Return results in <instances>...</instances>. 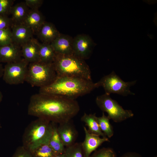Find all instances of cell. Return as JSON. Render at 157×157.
<instances>
[{
  "label": "cell",
  "instance_id": "cell-1",
  "mask_svg": "<svg viewBox=\"0 0 157 157\" xmlns=\"http://www.w3.org/2000/svg\"><path fill=\"white\" fill-rule=\"evenodd\" d=\"M79 110L78 103L75 99L39 92L31 97L28 113L59 124L71 120Z\"/></svg>",
  "mask_w": 157,
  "mask_h": 157
},
{
  "label": "cell",
  "instance_id": "cell-2",
  "mask_svg": "<svg viewBox=\"0 0 157 157\" xmlns=\"http://www.w3.org/2000/svg\"><path fill=\"white\" fill-rule=\"evenodd\" d=\"M97 88L92 80L76 77L57 76L50 84L40 88L39 93L75 99L90 93Z\"/></svg>",
  "mask_w": 157,
  "mask_h": 157
},
{
  "label": "cell",
  "instance_id": "cell-3",
  "mask_svg": "<svg viewBox=\"0 0 157 157\" xmlns=\"http://www.w3.org/2000/svg\"><path fill=\"white\" fill-rule=\"evenodd\" d=\"M53 63L57 76L92 80L90 69L85 60L74 54H62L56 53Z\"/></svg>",
  "mask_w": 157,
  "mask_h": 157
},
{
  "label": "cell",
  "instance_id": "cell-4",
  "mask_svg": "<svg viewBox=\"0 0 157 157\" xmlns=\"http://www.w3.org/2000/svg\"><path fill=\"white\" fill-rule=\"evenodd\" d=\"M54 124L41 118L33 121L24 132L23 146L30 151L41 144H48Z\"/></svg>",
  "mask_w": 157,
  "mask_h": 157
},
{
  "label": "cell",
  "instance_id": "cell-5",
  "mask_svg": "<svg viewBox=\"0 0 157 157\" xmlns=\"http://www.w3.org/2000/svg\"><path fill=\"white\" fill-rule=\"evenodd\" d=\"M57 76L53 63L38 61L29 64L25 81L40 88L50 84Z\"/></svg>",
  "mask_w": 157,
  "mask_h": 157
},
{
  "label": "cell",
  "instance_id": "cell-6",
  "mask_svg": "<svg viewBox=\"0 0 157 157\" xmlns=\"http://www.w3.org/2000/svg\"><path fill=\"white\" fill-rule=\"evenodd\" d=\"M95 102L102 111L108 113L110 119L115 122H122L134 115L131 110L124 109L116 101L111 98L110 95L106 93L97 97Z\"/></svg>",
  "mask_w": 157,
  "mask_h": 157
},
{
  "label": "cell",
  "instance_id": "cell-7",
  "mask_svg": "<svg viewBox=\"0 0 157 157\" xmlns=\"http://www.w3.org/2000/svg\"><path fill=\"white\" fill-rule=\"evenodd\" d=\"M136 81L125 82L122 80L114 72L105 76L96 83L97 88L102 87L105 93L110 95L111 93L116 94L124 96L134 95L130 90V88L134 85Z\"/></svg>",
  "mask_w": 157,
  "mask_h": 157
},
{
  "label": "cell",
  "instance_id": "cell-8",
  "mask_svg": "<svg viewBox=\"0 0 157 157\" xmlns=\"http://www.w3.org/2000/svg\"><path fill=\"white\" fill-rule=\"evenodd\" d=\"M29 63L23 58L7 63L3 68V80L9 85H18L25 81Z\"/></svg>",
  "mask_w": 157,
  "mask_h": 157
},
{
  "label": "cell",
  "instance_id": "cell-9",
  "mask_svg": "<svg viewBox=\"0 0 157 157\" xmlns=\"http://www.w3.org/2000/svg\"><path fill=\"white\" fill-rule=\"evenodd\" d=\"M95 44L91 38L85 34H79L73 38V54L84 60L90 57Z\"/></svg>",
  "mask_w": 157,
  "mask_h": 157
},
{
  "label": "cell",
  "instance_id": "cell-10",
  "mask_svg": "<svg viewBox=\"0 0 157 157\" xmlns=\"http://www.w3.org/2000/svg\"><path fill=\"white\" fill-rule=\"evenodd\" d=\"M83 129L85 137L81 144L85 157H89L91 153L103 143L110 141L107 137H101L99 135L90 133L85 126L83 127Z\"/></svg>",
  "mask_w": 157,
  "mask_h": 157
},
{
  "label": "cell",
  "instance_id": "cell-11",
  "mask_svg": "<svg viewBox=\"0 0 157 157\" xmlns=\"http://www.w3.org/2000/svg\"><path fill=\"white\" fill-rule=\"evenodd\" d=\"M71 121L59 124L57 127L59 135L65 147L74 143L78 135V132Z\"/></svg>",
  "mask_w": 157,
  "mask_h": 157
},
{
  "label": "cell",
  "instance_id": "cell-12",
  "mask_svg": "<svg viewBox=\"0 0 157 157\" xmlns=\"http://www.w3.org/2000/svg\"><path fill=\"white\" fill-rule=\"evenodd\" d=\"M13 43L21 46L33 37L34 33L22 24H14L11 28Z\"/></svg>",
  "mask_w": 157,
  "mask_h": 157
},
{
  "label": "cell",
  "instance_id": "cell-13",
  "mask_svg": "<svg viewBox=\"0 0 157 157\" xmlns=\"http://www.w3.org/2000/svg\"><path fill=\"white\" fill-rule=\"evenodd\" d=\"M22 58L20 46L14 43L0 46V62H13Z\"/></svg>",
  "mask_w": 157,
  "mask_h": 157
},
{
  "label": "cell",
  "instance_id": "cell-14",
  "mask_svg": "<svg viewBox=\"0 0 157 157\" xmlns=\"http://www.w3.org/2000/svg\"><path fill=\"white\" fill-rule=\"evenodd\" d=\"M40 42L33 38L21 45L22 56L29 63L39 61Z\"/></svg>",
  "mask_w": 157,
  "mask_h": 157
},
{
  "label": "cell",
  "instance_id": "cell-15",
  "mask_svg": "<svg viewBox=\"0 0 157 157\" xmlns=\"http://www.w3.org/2000/svg\"><path fill=\"white\" fill-rule=\"evenodd\" d=\"M73 38L67 35L60 34L50 44L56 53L62 54H73Z\"/></svg>",
  "mask_w": 157,
  "mask_h": 157
},
{
  "label": "cell",
  "instance_id": "cell-16",
  "mask_svg": "<svg viewBox=\"0 0 157 157\" xmlns=\"http://www.w3.org/2000/svg\"><path fill=\"white\" fill-rule=\"evenodd\" d=\"M36 34L42 42L50 44L60 33L53 24L45 22Z\"/></svg>",
  "mask_w": 157,
  "mask_h": 157
},
{
  "label": "cell",
  "instance_id": "cell-17",
  "mask_svg": "<svg viewBox=\"0 0 157 157\" xmlns=\"http://www.w3.org/2000/svg\"><path fill=\"white\" fill-rule=\"evenodd\" d=\"M45 22L44 16L38 10L30 9L22 24L36 33Z\"/></svg>",
  "mask_w": 157,
  "mask_h": 157
},
{
  "label": "cell",
  "instance_id": "cell-18",
  "mask_svg": "<svg viewBox=\"0 0 157 157\" xmlns=\"http://www.w3.org/2000/svg\"><path fill=\"white\" fill-rule=\"evenodd\" d=\"M24 1L17 3L12 7L10 14L14 24H22L29 10Z\"/></svg>",
  "mask_w": 157,
  "mask_h": 157
},
{
  "label": "cell",
  "instance_id": "cell-19",
  "mask_svg": "<svg viewBox=\"0 0 157 157\" xmlns=\"http://www.w3.org/2000/svg\"><path fill=\"white\" fill-rule=\"evenodd\" d=\"M97 117L95 113H85L81 117V120L88 127L87 129L90 133L102 137H107L100 129Z\"/></svg>",
  "mask_w": 157,
  "mask_h": 157
},
{
  "label": "cell",
  "instance_id": "cell-20",
  "mask_svg": "<svg viewBox=\"0 0 157 157\" xmlns=\"http://www.w3.org/2000/svg\"><path fill=\"white\" fill-rule=\"evenodd\" d=\"M56 52L51 44L40 43L39 49V61L47 63H53Z\"/></svg>",
  "mask_w": 157,
  "mask_h": 157
},
{
  "label": "cell",
  "instance_id": "cell-21",
  "mask_svg": "<svg viewBox=\"0 0 157 157\" xmlns=\"http://www.w3.org/2000/svg\"><path fill=\"white\" fill-rule=\"evenodd\" d=\"M49 144L56 154L64 153L65 147L58 133L57 127L54 124L52 135Z\"/></svg>",
  "mask_w": 157,
  "mask_h": 157
},
{
  "label": "cell",
  "instance_id": "cell-22",
  "mask_svg": "<svg viewBox=\"0 0 157 157\" xmlns=\"http://www.w3.org/2000/svg\"><path fill=\"white\" fill-rule=\"evenodd\" d=\"M99 127L101 131L108 138H110L114 135L113 127L111 124L110 119L104 112L102 116L97 117Z\"/></svg>",
  "mask_w": 157,
  "mask_h": 157
},
{
  "label": "cell",
  "instance_id": "cell-23",
  "mask_svg": "<svg viewBox=\"0 0 157 157\" xmlns=\"http://www.w3.org/2000/svg\"><path fill=\"white\" fill-rule=\"evenodd\" d=\"M30 151L33 157H54L56 155L49 144H41Z\"/></svg>",
  "mask_w": 157,
  "mask_h": 157
},
{
  "label": "cell",
  "instance_id": "cell-24",
  "mask_svg": "<svg viewBox=\"0 0 157 157\" xmlns=\"http://www.w3.org/2000/svg\"><path fill=\"white\" fill-rule=\"evenodd\" d=\"M65 157H85L81 143L75 142L73 144L65 147Z\"/></svg>",
  "mask_w": 157,
  "mask_h": 157
},
{
  "label": "cell",
  "instance_id": "cell-25",
  "mask_svg": "<svg viewBox=\"0 0 157 157\" xmlns=\"http://www.w3.org/2000/svg\"><path fill=\"white\" fill-rule=\"evenodd\" d=\"M89 157H117V154L112 148L103 147L95 150Z\"/></svg>",
  "mask_w": 157,
  "mask_h": 157
},
{
  "label": "cell",
  "instance_id": "cell-26",
  "mask_svg": "<svg viewBox=\"0 0 157 157\" xmlns=\"http://www.w3.org/2000/svg\"><path fill=\"white\" fill-rule=\"evenodd\" d=\"M13 43L11 29L0 30V46Z\"/></svg>",
  "mask_w": 157,
  "mask_h": 157
},
{
  "label": "cell",
  "instance_id": "cell-27",
  "mask_svg": "<svg viewBox=\"0 0 157 157\" xmlns=\"http://www.w3.org/2000/svg\"><path fill=\"white\" fill-rule=\"evenodd\" d=\"M14 0H0V15H8L10 14Z\"/></svg>",
  "mask_w": 157,
  "mask_h": 157
},
{
  "label": "cell",
  "instance_id": "cell-28",
  "mask_svg": "<svg viewBox=\"0 0 157 157\" xmlns=\"http://www.w3.org/2000/svg\"><path fill=\"white\" fill-rule=\"evenodd\" d=\"M14 23L8 15H0V30L11 29Z\"/></svg>",
  "mask_w": 157,
  "mask_h": 157
},
{
  "label": "cell",
  "instance_id": "cell-29",
  "mask_svg": "<svg viewBox=\"0 0 157 157\" xmlns=\"http://www.w3.org/2000/svg\"><path fill=\"white\" fill-rule=\"evenodd\" d=\"M42 0H25V2L29 9L38 10L43 2Z\"/></svg>",
  "mask_w": 157,
  "mask_h": 157
},
{
  "label": "cell",
  "instance_id": "cell-30",
  "mask_svg": "<svg viewBox=\"0 0 157 157\" xmlns=\"http://www.w3.org/2000/svg\"><path fill=\"white\" fill-rule=\"evenodd\" d=\"M12 157H33L31 152L23 146L17 149Z\"/></svg>",
  "mask_w": 157,
  "mask_h": 157
},
{
  "label": "cell",
  "instance_id": "cell-31",
  "mask_svg": "<svg viewBox=\"0 0 157 157\" xmlns=\"http://www.w3.org/2000/svg\"><path fill=\"white\" fill-rule=\"evenodd\" d=\"M119 157H142L139 154L133 152L126 153Z\"/></svg>",
  "mask_w": 157,
  "mask_h": 157
},
{
  "label": "cell",
  "instance_id": "cell-32",
  "mask_svg": "<svg viewBox=\"0 0 157 157\" xmlns=\"http://www.w3.org/2000/svg\"><path fill=\"white\" fill-rule=\"evenodd\" d=\"M3 68L2 64L0 63V78L3 76Z\"/></svg>",
  "mask_w": 157,
  "mask_h": 157
},
{
  "label": "cell",
  "instance_id": "cell-33",
  "mask_svg": "<svg viewBox=\"0 0 157 157\" xmlns=\"http://www.w3.org/2000/svg\"><path fill=\"white\" fill-rule=\"evenodd\" d=\"M54 157H65L64 153L56 154Z\"/></svg>",
  "mask_w": 157,
  "mask_h": 157
},
{
  "label": "cell",
  "instance_id": "cell-34",
  "mask_svg": "<svg viewBox=\"0 0 157 157\" xmlns=\"http://www.w3.org/2000/svg\"><path fill=\"white\" fill-rule=\"evenodd\" d=\"M3 98V95L1 92L0 91V103L2 101Z\"/></svg>",
  "mask_w": 157,
  "mask_h": 157
},
{
  "label": "cell",
  "instance_id": "cell-35",
  "mask_svg": "<svg viewBox=\"0 0 157 157\" xmlns=\"http://www.w3.org/2000/svg\"><path fill=\"white\" fill-rule=\"evenodd\" d=\"M155 157H157V156H155Z\"/></svg>",
  "mask_w": 157,
  "mask_h": 157
}]
</instances>
